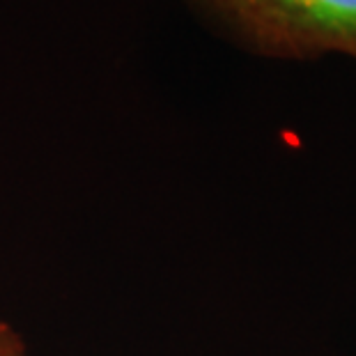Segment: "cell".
Listing matches in <instances>:
<instances>
[{"label": "cell", "mask_w": 356, "mask_h": 356, "mask_svg": "<svg viewBox=\"0 0 356 356\" xmlns=\"http://www.w3.org/2000/svg\"><path fill=\"white\" fill-rule=\"evenodd\" d=\"M223 40L267 60L356 63V0H184Z\"/></svg>", "instance_id": "cell-1"}, {"label": "cell", "mask_w": 356, "mask_h": 356, "mask_svg": "<svg viewBox=\"0 0 356 356\" xmlns=\"http://www.w3.org/2000/svg\"><path fill=\"white\" fill-rule=\"evenodd\" d=\"M0 356H33L24 336L3 317H0Z\"/></svg>", "instance_id": "cell-2"}]
</instances>
